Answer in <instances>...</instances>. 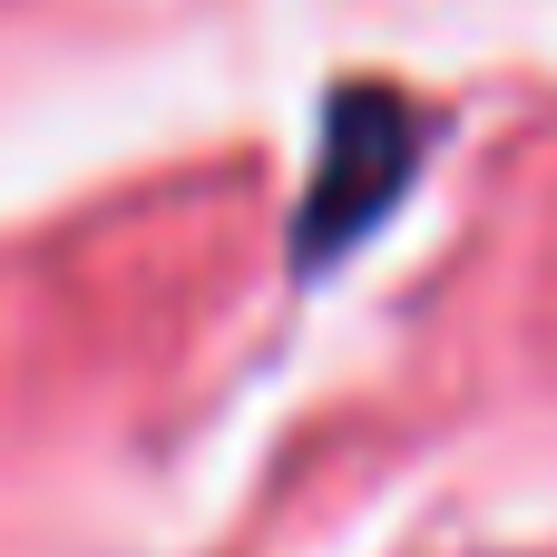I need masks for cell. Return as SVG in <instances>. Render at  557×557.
Returning <instances> with one entry per match:
<instances>
[{
	"label": "cell",
	"mask_w": 557,
	"mask_h": 557,
	"mask_svg": "<svg viewBox=\"0 0 557 557\" xmlns=\"http://www.w3.org/2000/svg\"><path fill=\"white\" fill-rule=\"evenodd\" d=\"M411 166H421V108L392 98V88H343L333 117H323V166H313L294 255L323 264V255H343L352 235H372L382 206L411 186Z\"/></svg>",
	"instance_id": "6da1fadb"
}]
</instances>
